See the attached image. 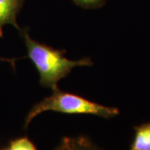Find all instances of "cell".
<instances>
[{"instance_id":"cell-1","label":"cell","mask_w":150,"mask_h":150,"mask_svg":"<svg viewBox=\"0 0 150 150\" xmlns=\"http://www.w3.org/2000/svg\"><path fill=\"white\" fill-rule=\"evenodd\" d=\"M26 45L28 57L39 74L40 84L53 91L59 88L58 83L76 67H89L93 61L89 58L70 60L65 57V50L56 49L38 43L30 37L27 29H20Z\"/></svg>"},{"instance_id":"cell-3","label":"cell","mask_w":150,"mask_h":150,"mask_svg":"<svg viewBox=\"0 0 150 150\" xmlns=\"http://www.w3.org/2000/svg\"><path fill=\"white\" fill-rule=\"evenodd\" d=\"M22 4L23 0H0V37H3L4 27L6 25L21 29L17 23V16Z\"/></svg>"},{"instance_id":"cell-5","label":"cell","mask_w":150,"mask_h":150,"mask_svg":"<svg viewBox=\"0 0 150 150\" xmlns=\"http://www.w3.org/2000/svg\"><path fill=\"white\" fill-rule=\"evenodd\" d=\"M129 150H150V122L134 127V137Z\"/></svg>"},{"instance_id":"cell-8","label":"cell","mask_w":150,"mask_h":150,"mask_svg":"<svg viewBox=\"0 0 150 150\" xmlns=\"http://www.w3.org/2000/svg\"><path fill=\"white\" fill-rule=\"evenodd\" d=\"M16 59H6V58H1L0 57V61H4V62H8L11 64L13 65V67L15 66V61H16Z\"/></svg>"},{"instance_id":"cell-2","label":"cell","mask_w":150,"mask_h":150,"mask_svg":"<svg viewBox=\"0 0 150 150\" xmlns=\"http://www.w3.org/2000/svg\"><path fill=\"white\" fill-rule=\"evenodd\" d=\"M47 111L67 114H92L104 118H112L118 116V108L107 107L86 99L78 94L61 91L59 88L53 91L50 96L34 104L28 112L24 121V129H27L33 118Z\"/></svg>"},{"instance_id":"cell-4","label":"cell","mask_w":150,"mask_h":150,"mask_svg":"<svg viewBox=\"0 0 150 150\" xmlns=\"http://www.w3.org/2000/svg\"><path fill=\"white\" fill-rule=\"evenodd\" d=\"M55 150H102L89 138L81 135L78 137H64Z\"/></svg>"},{"instance_id":"cell-9","label":"cell","mask_w":150,"mask_h":150,"mask_svg":"<svg viewBox=\"0 0 150 150\" xmlns=\"http://www.w3.org/2000/svg\"><path fill=\"white\" fill-rule=\"evenodd\" d=\"M2 150H9V149L8 148V149H2Z\"/></svg>"},{"instance_id":"cell-7","label":"cell","mask_w":150,"mask_h":150,"mask_svg":"<svg viewBox=\"0 0 150 150\" xmlns=\"http://www.w3.org/2000/svg\"><path fill=\"white\" fill-rule=\"evenodd\" d=\"M76 4L84 8H97L103 5L105 0H72Z\"/></svg>"},{"instance_id":"cell-6","label":"cell","mask_w":150,"mask_h":150,"mask_svg":"<svg viewBox=\"0 0 150 150\" xmlns=\"http://www.w3.org/2000/svg\"><path fill=\"white\" fill-rule=\"evenodd\" d=\"M8 149L9 150H38L28 137H21L10 141Z\"/></svg>"}]
</instances>
